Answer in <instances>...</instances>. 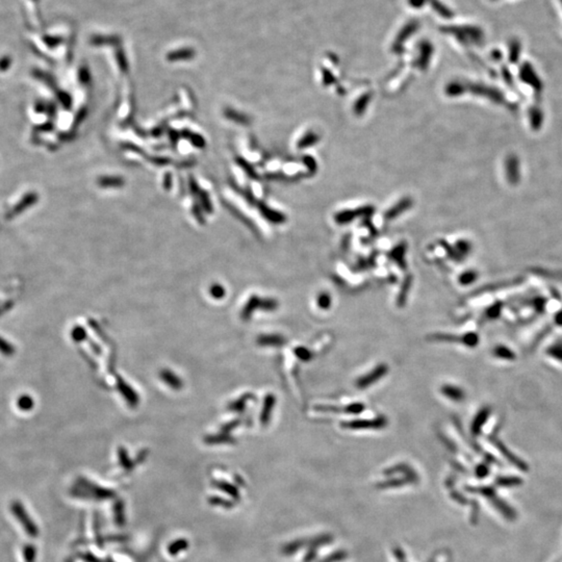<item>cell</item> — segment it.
Masks as SVG:
<instances>
[{"mask_svg": "<svg viewBox=\"0 0 562 562\" xmlns=\"http://www.w3.org/2000/svg\"><path fill=\"white\" fill-rule=\"evenodd\" d=\"M317 303H318L319 307H321V308H323V309L329 308L330 305H331V297H330V295H328V294H326V293L321 294V295L318 297Z\"/></svg>", "mask_w": 562, "mask_h": 562, "instance_id": "cell-6", "label": "cell"}, {"mask_svg": "<svg viewBox=\"0 0 562 562\" xmlns=\"http://www.w3.org/2000/svg\"><path fill=\"white\" fill-rule=\"evenodd\" d=\"M388 424L387 418L382 416H378L372 419H356L351 422H346L342 424V427L352 430H361V429H380L385 427Z\"/></svg>", "mask_w": 562, "mask_h": 562, "instance_id": "cell-1", "label": "cell"}, {"mask_svg": "<svg viewBox=\"0 0 562 562\" xmlns=\"http://www.w3.org/2000/svg\"><path fill=\"white\" fill-rule=\"evenodd\" d=\"M556 322L560 325H562V311H560L556 317Z\"/></svg>", "mask_w": 562, "mask_h": 562, "instance_id": "cell-11", "label": "cell"}, {"mask_svg": "<svg viewBox=\"0 0 562 562\" xmlns=\"http://www.w3.org/2000/svg\"><path fill=\"white\" fill-rule=\"evenodd\" d=\"M549 355L562 361V345H554L548 350Z\"/></svg>", "mask_w": 562, "mask_h": 562, "instance_id": "cell-7", "label": "cell"}, {"mask_svg": "<svg viewBox=\"0 0 562 562\" xmlns=\"http://www.w3.org/2000/svg\"><path fill=\"white\" fill-rule=\"evenodd\" d=\"M441 393L445 395V397H447V398H449L453 401H461V400H464L465 397H466V394H465L464 390H461L458 387L451 385V384L443 385V388H441Z\"/></svg>", "mask_w": 562, "mask_h": 562, "instance_id": "cell-3", "label": "cell"}, {"mask_svg": "<svg viewBox=\"0 0 562 562\" xmlns=\"http://www.w3.org/2000/svg\"><path fill=\"white\" fill-rule=\"evenodd\" d=\"M27 403H31L30 401V398H27V397H23L19 400V406L23 408V409H28L31 405L30 404H27Z\"/></svg>", "mask_w": 562, "mask_h": 562, "instance_id": "cell-9", "label": "cell"}, {"mask_svg": "<svg viewBox=\"0 0 562 562\" xmlns=\"http://www.w3.org/2000/svg\"><path fill=\"white\" fill-rule=\"evenodd\" d=\"M389 372V368L385 365H380L376 367L372 372L368 373L364 377H360L356 382L358 389H367L368 387L376 383Z\"/></svg>", "mask_w": 562, "mask_h": 562, "instance_id": "cell-2", "label": "cell"}, {"mask_svg": "<svg viewBox=\"0 0 562 562\" xmlns=\"http://www.w3.org/2000/svg\"><path fill=\"white\" fill-rule=\"evenodd\" d=\"M499 311H500V306H496V305H495V306H493V307L488 310V315L491 317V318H495V317L498 315Z\"/></svg>", "mask_w": 562, "mask_h": 562, "instance_id": "cell-10", "label": "cell"}, {"mask_svg": "<svg viewBox=\"0 0 562 562\" xmlns=\"http://www.w3.org/2000/svg\"><path fill=\"white\" fill-rule=\"evenodd\" d=\"M494 353L496 356L498 357H501V358H505V359H512L514 358V353L509 350L508 348L506 347H503V346H499L497 347L495 350H494Z\"/></svg>", "mask_w": 562, "mask_h": 562, "instance_id": "cell-5", "label": "cell"}, {"mask_svg": "<svg viewBox=\"0 0 562 562\" xmlns=\"http://www.w3.org/2000/svg\"><path fill=\"white\" fill-rule=\"evenodd\" d=\"M295 353L299 358H301L302 360H308L311 356L310 353L308 352V350L305 349V348H297L295 350Z\"/></svg>", "mask_w": 562, "mask_h": 562, "instance_id": "cell-8", "label": "cell"}, {"mask_svg": "<svg viewBox=\"0 0 562 562\" xmlns=\"http://www.w3.org/2000/svg\"><path fill=\"white\" fill-rule=\"evenodd\" d=\"M488 415H489V409L488 408H485V409L481 410L479 412V414L476 416L474 423H473V426H472V429H473L474 432L477 433V432L480 431L481 427H482L483 424L485 423V420L488 417Z\"/></svg>", "mask_w": 562, "mask_h": 562, "instance_id": "cell-4", "label": "cell"}]
</instances>
